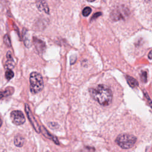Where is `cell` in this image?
Masks as SVG:
<instances>
[{
    "label": "cell",
    "mask_w": 152,
    "mask_h": 152,
    "mask_svg": "<svg viewBox=\"0 0 152 152\" xmlns=\"http://www.w3.org/2000/svg\"><path fill=\"white\" fill-rule=\"evenodd\" d=\"M33 40H34V43L37 50L39 52L43 51V50L45 49V45L44 42L39 39H36V37H34Z\"/></svg>",
    "instance_id": "obj_8"
},
{
    "label": "cell",
    "mask_w": 152,
    "mask_h": 152,
    "mask_svg": "<svg viewBox=\"0 0 152 152\" xmlns=\"http://www.w3.org/2000/svg\"><path fill=\"white\" fill-rule=\"evenodd\" d=\"M126 11V10H125L124 8L116 9L113 10L112 13V18L113 20H118L121 18H123L124 17V15H127V12H125Z\"/></svg>",
    "instance_id": "obj_6"
},
{
    "label": "cell",
    "mask_w": 152,
    "mask_h": 152,
    "mask_svg": "<svg viewBox=\"0 0 152 152\" xmlns=\"http://www.w3.org/2000/svg\"><path fill=\"white\" fill-rule=\"evenodd\" d=\"M90 93L94 99L102 106H107L112 102V92L106 85H98L96 88L91 89Z\"/></svg>",
    "instance_id": "obj_1"
},
{
    "label": "cell",
    "mask_w": 152,
    "mask_h": 152,
    "mask_svg": "<svg viewBox=\"0 0 152 152\" xmlns=\"http://www.w3.org/2000/svg\"><path fill=\"white\" fill-rule=\"evenodd\" d=\"M7 65L8 67H12L14 65V61L12 58V55L10 51H8L7 53Z\"/></svg>",
    "instance_id": "obj_11"
},
{
    "label": "cell",
    "mask_w": 152,
    "mask_h": 152,
    "mask_svg": "<svg viewBox=\"0 0 152 152\" xmlns=\"http://www.w3.org/2000/svg\"><path fill=\"white\" fill-rule=\"evenodd\" d=\"M4 43H5V45L7 46L11 47V41H10V37H9V36L7 34L4 36Z\"/></svg>",
    "instance_id": "obj_16"
},
{
    "label": "cell",
    "mask_w": 152,
    "mask_h": 152,
    "mask_svg": "<svg viewBox=\"0 0 152 152\" xmlns=\"http://www.w3.org/2000/svg\"><path fill=\"white\" fill-rule=\"evenodd\" d=\"M141 80L144 83H145L147 81V73H146V72H144V71L142 72V74H141Z\"/></svg>",
    "instance_id": "obj_18"
},
{
    "label": "cell",
    "mask_w": 152,
    "mask_h": 152,
    "mask_svg": "<svg viewBox=\"0 0 152 152\" xmlns=\"http://www.w3.org/2000/svg\"><path fill=\"white\" fill-rule=\"evenodd\" d=\"M1 125H2V121H1V119L0 118V127L1 126Z\"/></svg>",
    "instance_id": "obj_21"
},
{
    "label": "cell",
    "mask_w": 152,
    "mask_h": 152,
    "mask_svg": "<svg viewBox=\"0 0 152 152\" xmlns=\"http://www.w3.org/2000/svg\"><path fill=\"white\" fill-rule=\"evenodd\" d=\"M126 81L129 86L132 88H135L138 86V83L137 80L131 76H126Z\"/></svg>",
    "instance_id": "obj_9"
},
{
    "label": "cell",
    "mask_w": 152,
    "mask_h": 152,
    "mask_svg": "<svg viewBox=\"0 0 152 152\" xmlns=\"http://www.w3.org/2000/svg\"><path fill=\"white\" fill-rule=\"evenodd\" d=\"M43 130L45 131V132H43V134H44V135H45V136H46L47 137H48L49 138H50L51 140H52L55 143H56V144H59V142H58V140L55 138V137H53L52 135H50L48 131H46V130L43 127Z\"/></svg>",
    "instance_id": "obj_14"
},
{
    "label": "cell",
    "mask_w": 152,
    "mask_h": 152,
    "mask_svg": "<svg viewBox=\"0 0 152 152\" xmlns=\"http://www.w3.org/2000/svg\"><path fill=\"white\" fill-rule=\"evenodd\" d=\"M10 116L12 123L16 125H20L25 122L26 119L24 115L20 110H14L11 112Z\"/></svg>",
    "instance_id": "obj_4"
},
{
    "label": "cell",
    "mask_w": 152,
    "mask_h": 152,
    "mask_svg": "<svg viewBox=\"0 0 152 152\" xmlns=\"http://www.w3.org/2000/svg\"><path fill=\"white\" fill-rule=\"evenodd\" d=\"M148 58H149V59H151V51H150V52H149Z\"/></svg>",
    "instance_id": "obj_20"
},
{
    "label": "cell",
    "mask_w": 152,
    "mask_h": 152,
    "mask_svg": "<svg viewBox=\"0 0 152 152\" xmlns=\"http://www.w3.org/2000/svg\"><path fill=\"white\" fill-rule=\"evenodd\" d=\"M137 141V138L131 134H122L119 135L116 140L115 142L117 144L124 149H128L133 147Z\"/></svg>",
    "instance_id": "obj_3"
},
{
    "label": "cell",
    "mask_w": 152,
    "mask_h": 152,
    "mask_svg": "<svg viewBox=\"0 0 152 152\" xmlns=\"http://www.w3.org/2000/svg\"><path fill=\"white\" fill-rule=\"evenodd\" d=\"M5 77L7 80H11L14 77V72H13V71L11 69L8 68L7 69V71H5Z\"/></svg>",
    "instance_id": "obj_13"
},
{
    "label": "cell",
    "mask_w": 152,
    "mask_h": 152,
    "mask_svg": "<svg viewBox=\"0 0 152 152\" xmlns=\"http://www.w3.org/2000/svg\"><path fill=\"white\" fill-rule=\"evenodd\" d=\"M25 110H26V114H27V115L28 116V118L30 123L31 124L32 126H33V128H34L36 131L37 132L39 133L40 132V127L39 126L38 123L36 121L34 117L33 116L32 113L31 112V110H30L27 104H25Z\"/></svg>",
    "instance_id": "obj_5"
},
{
    "label": "cell",
    "mask_w": 152,
    "mask_h": 152,
    "mask_svg": "<svg viewBox=\"0 0 152 152\" xmlns=\"http://www.w3.org/2000/svg\"><path fill=\"white\" fill-rule=\"evenodd\" d=\"M43 80L42 75L37 72H33L30 75V89L33 94L40 92L43 88Z\"/></svg>",
    "instance_id": "obj_2"
},
{
    "label": "cell",
    "mask_w": 152,
    "mask_h": 152,
    "mask_svg": "<svg viewBox=\"0 0 152 152\" xmlns=\"http://www.w3.org/2000/svg\"><path fill=\"white\" fill-rule=\"evenodd\" d=\"M23 40H24V42L25 45L27 47H30V42L29 39H28L27 37V31L26 30H23Z\"/></svg>",
    "instance_id": "obj_12"
},
{
    "label": "cell",
    "mask_w": 152,
    "mask_h": 152,
    "mask_svg": "<svg viewBox=\"0 0 152 152\" xmlns=\"http://www.w3.org/2000/svg\"><path fill=\"white\" fill-rule=\"evenodd\" d=\"M88 2H93V1H94L95 0H87Z\"/></svg>",
    "instance_id": "obj_22"
},
{
    "label": "cell",
    "mask_w": 152,
    "mask_h": 152,
    "mask_svg": "<svg viewBox=\"0 0 152 152\" xmlns=\"http://www.w3.org/2000/svg\"><path fill=\"white\" fill-rule=\"evenodd\" d=\"M101 14H102V13H100V12H97V13L94 14V15L93 16V17L91 18V19H93L94 17H95V18H96V17H97L100 16V15H101Z\"/></svg>",
    "instance_id": "obj_19"
},
{
    "label": "cell",
    "mask_w": 152,
    "mask_h": 152,
    "mask_svg": "<svg viewBox=\"0 0 152 152\" xmlns=\"http://www.w3.org/2000/svg\"><path fill=\"white\" fill-rule=\"evenodd\" d=\"M36 5L37 8L40 11H44L47 14L49 13L48 6L47 5V4L45 0H37Z\"/></svg>",
    "instance_id": "obj_7"
},
{
    "label": "cell",
    "mask_w": 152,
    "mask_h": 152,
    "mask_svg": "<svg viewBox=\"0 0 152 152\" xmlns=\"http://www.w3.org/2000/svg\"><path fill=\"white\" fill-rule=\"evenodd\" d=\"M11 93V91H10L8 89H7L4 91H0V100L4 98V97L10 96Z\"/></svg>",
    "instance_id": "obj_15"
},
{
    "label": "cell",
    "mask_w": 152,
    "mask_h": 152,
    "mask_svg": "<svg viewBox=\"0 0 152 152\" xmlns=\"http://www.w3.org/2000/svg\"><path fill=\"white\" fill-rule=\"evenodd\" d=\"M14 142L17 147H22L24 142V139L20 135H17L14 138Z\"/></svg>",
    "instance_id": "obj_10"
},
{
    "label": "cell",
    "mask_w": 152,
    "mask_h": 152,
    "mask_svg": "<svg viewBox=\"0 0 152 152\" xmlns=\"http://www.w3.org/2000/svg\"><path fill=\"white\" fill-rule=\"evenodd\" d=\"M91 12V9L88 7H87L86 8H84V10H83V15L84 16H88Z\"/></svg>",
    "instance_id": "obj_17"
}]
</instances>
